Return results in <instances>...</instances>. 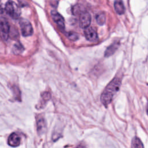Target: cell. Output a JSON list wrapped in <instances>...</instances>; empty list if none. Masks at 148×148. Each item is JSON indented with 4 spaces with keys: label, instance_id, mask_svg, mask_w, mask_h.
Masks as SVG:
<instances>
[{
    "label": "cell",
    "instance_id": "cell-1",
    "mask_svg": "<svg viewBox=\"0 0 148 148\" xmlns=\"http://www.w3.org/2000/svg\"><path fill=\"white\" fill-rule=\"evenodd\" d=\"M121 86V80L120 78L114 77L105 87L101 96V102L105 106H108L112 101L113 97L119 90Z\"/></svg>",
    "mask_w": 148,
    "mask_h": 148
},
{
    "label": "cell",
    "instance_id": "cell-2",
    "mask_svg": "<svg viewBox=\"0 0 148 148\" xmlns=\"http://www.w3.org/2000/svg\"><path fill=\"white\" fill-rule=\"evenodd\" d=\"M5 10L6 13L13 19H17L21 14V10L19 6L14 1H8L5 6Z\"/></svg>",
    "mask_w": 148,
    "mask_h": 148
},
{
    "label": "cell",
    "instance_id": "cell-3",
    "mask_svg": "<svg viewBox=\"0 0 148 148\" xmlns=\"http://www.w3.org/2000/svg\"><path fill=\"white\" fill-rule=\"evenodd\" d=\"M22 35L24 36H29L33 34V28L31 23L27 19L21 18L19 21Z\"/></svg>",
    "mask_w": 148,
    "mask_h": 148
},
{
    "label": "cell",
    "instance_id": "cell-4",
    "mask_svg": "<svg viewBox=\"0 0 148 148\" xmlns=\"http://www.w3.org/2000/svg\"><path fill=\"white\" fill-rule=\"evenodd\" d=\"M91 17L90 14L86 11H83L79 14V24L82 28H88L91 23Z\"/></svg>",
    "mask_w": 148,
    "mask_h": 148
},
{
    "label": "cell",
    "instance_id": "cell-5",
    "mask_svg": "<svg viewBox=\"0 0 148 148\" xmlns=\"http://www.w3.org/2000/svg\"><path fill=\"white\" fill-rule=\"evenodd\" d=\"M10 28L8 21L4 18H0V34L3 40L8 39Z\"/></svg>",
    "mask_w": 148,
    "mask_h": 148
},
{
    "label": "cell",
    "instance_id": "cell-6",
    "mask_svg": "<svg viewBox=\"0 0 148 148\" xmlns=\"http://www.w3.org/2000/svg\"><path fill=\"white\" fill-rule=\"evenodd\" d=\"M51 16L53 20V21L56 23L58 27L63 29L65 28V21L64 17L56 10H52L51 11Z\"/></svg>",
    "mask_w": 148,
    "mask_h": 148
},
{
    "label": "cell",
    "instance_id": "cell-7",
    "mask_svg": "<svg viewBox=\"0 0 148 148\" xmlns=\"http://www.w3.org/2000/svg\"><path fill=\"white\" fill-rule=\"evenodd\" d=\"M84 34L86 38L90 42H94L98 39V34L95 29L92 27L84 29Z\"/></svg>",
    "mask_w": 148,
    "mask_h": 148
},
{
    "label": "cell",
    "instance_id": "cell-8",
    "mask_svg": "<svg viewBox=\"0 0 148 148\" xmlns=\"http://www.w3.org/2000/svg\"><path fill=\"white\" fill-rule=\"evenodd\" d=\"M21 142L20 136L16 132L11 134L8 140V145L12 147H17L20 145Z\"/></svg>",
    "mask_w": 148,
    "mask_h": 148
},
{
    "label": "cell",
    "instance_id": "cell-9",
    "mask_svg": "<svg viewBox=\"0 0 148 148\" xmlns=\"http://www.w3.org/2000/svg\"><path fill=\"white\" fill-rule=\"evenodd\" d=\"M120 45V42L119 41H115L112 44H111L105 50L104 56L105 57H108L114 54L116 50L118 49Z\"/></svg>",
    "mask_w": 148,
    "mask_h": 148
},
{
    "label": "cell",
    "instance_id": "cell-10",
    "mask_svg": "<svg viewBox=\"0 0 148 148\" xmlns=\"http://www.w3.org/2000/svg\"><path fill=\"white\" fill-rule=\"evenodd\" d=\"M37 132L39 134H42L46 130V123L43 117H40L36 121Z\"/></svg>",
    "mask_w": 148,
    "mask_h": 148
},
{
    "label": "cell",
    "instance_id": "cell-11",
    "mask_svg": "<svg viewBox=\"0 0 148 148\" xmlns=\"http://www.w3.org/2000/svg\"><path fill=\"white\" fill-rule=\"evenodd\" d=\"M114 8L116 13L119 14H123L125 12V7L121 1L117 0L114 2Z\"/></svg>",
    "mask_w": 148,
    "mask_h": 148
},
{
    "label": "cell",
    "instance_id": "cell-12",
    "mask_svg": "<svg viewBox=\"0 0 148 148\" xmlns=\"http://www.w3.org/2000/svg\"><path fill=\"white\" fill-rule=\"evenodd\" d=\"M24 49L23 46L19 42L15 43L13 45V47L12 49V51H13V53L16 55L21 54L23 53V51H24Z\"/></svg>",
    "mask_w": 148,
    "mask_h": 148
},
{
    "label": "cell",
    "instance_id": "cell-13",
    "mask_svg": "<svg viewBox=\"0 0 148 148\" xmlns=\"http://www.w3.org/2000/svg\"><path fill=\"white\" fill-rule=\"evenodd\" d=\"M131 148H144L140 139L137 137H134L132 140Z\"/></svg>",
    "mask_w": 148,
    "mask_h": 148
},
{
    "label": "cell",
    "instance_id": "cell-14",
    "mask_svg": "<svg viewBox=\"0 0 148 148\" xmlns=\"http://www.w3.org/2000/svg\"><path fill=\"white\" fill-rule=\"evenodd\" d=\"M96 21L98 24H99V25H103L106 21L105 14L103 12H100L98 13V14L96 16Z\"/></svg>",
    "mask_w": 148,
    "mask_h": 148
},
{
    "label": "cell",
    "instance_id": "cell-15",
    "mask_svg": "<svg viewBox=\"0 0 148 148\" xmlns=\"http://www.w3.org/2000/svg\"><path fill=\"white\" fill-rule=\"evenodd\" d=\"M66 36L69 40L73 41H75L79 39V35L75 32H68L66 34Z\"/></svg>",
    "mask_w": 148,
    "mask_h": 148
},
{
    "label": "cell",
    "instance_id": "cell-16",
    "mask_svg": "<svg viewBox=\"0 0 148 148\" xmlns=\"http://www.w3.org/2000/svg\"><path fill=\"white\" fill-rule=\"evenodd\" d=\"M4 10H5V8L3 7L2 4L0 3V14H2L4 12Z\"/></svg>",
    "mask_w": 148,
    "mask_h": 148
},
{
    "label": "cell",
    "instance_id": "cell-17",
    "mask_svg": "<svg viewBox=\"0 0 148 148\" xmlns=\"http://www.w3.org/2000/svg\"><path fill=\"white\" fill-rule=\"evenodd\" d=\"M75 148H85V147L84 146H78L77 147H76Z\"/></svg>",
    "mask_w": 148,
    "mask_h": 148
}]
</instances>
